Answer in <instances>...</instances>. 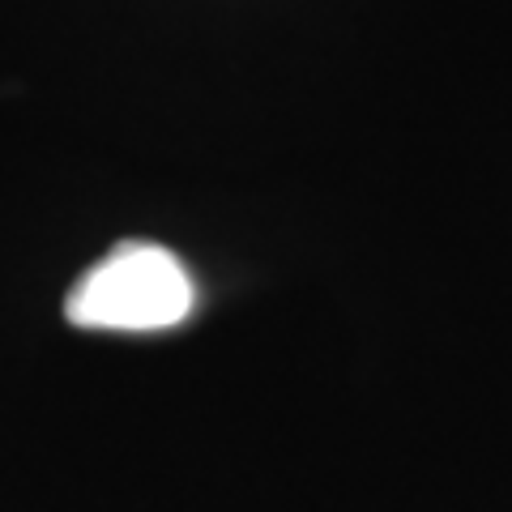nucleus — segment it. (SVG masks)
I'll list each match as a JSON object with an SVG mask.
<instances>
[{
    "mask_svg": "<svg viewBox=\"0 0 512 512\" xmlns=\"http://www.w3.org/2000/svg\"><path fill=\"white\" fill-rule=\"evenodd\" d=\"M197 291L188 269L158 244H120L94 261L69 291L64 316L77 329L150 333L188 320Z\"/></svg>",
    "mask_w": 512,
    "mask_h": 512,
    "instance_id": "obj_1",
    "label": "nucleus"
}]
</instances>
